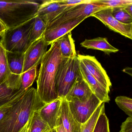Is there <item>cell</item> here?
Masks as SVG:
<instances>
[{"mask_svg": "<svg viewBox=\"0 0 132 132\" xmlns=\"http://www.w3.org/2000/svg\"><path fill=\"white\" fill-rule=\"evenodd\" d=\"M45 104L36 89L33 87L28 89L0 120V132H20L34 112L40 109Z\"/></svg>", "mask_w": 132, "mask_h": 132, "instance_id": "1", "label": "cell"}, {"mask_svg": "<svg viewBox=\"0 0 132 132\" xmlns=\"http://www.w3.org/2000/svg\"><path fill=\"white\" fill-rule=\"evenodd\" d=\"M63 58L56 41L51 45L42 59L36 89L41 100L45 104L58 99L55 78L58 68Z\"/></svg>", "mask_w": 132, "mask_h": 132, "instance_id": "2", "label": "cell"}, {"mask_svg": "<svg viewBox=\"0 0 132 132\" xmlns=\"http://www.w3.org/2000/svg\"><path fill=\"white\" fill-rule=\"evenodd\" d=\"M40 5L31 1H0V21L6 29L18 27L35 17Z\"/></svg>", "mask_w": 132, "mask_h": 132, "instance_id": "3", "label": "cell"}, {"mask_svg": "<svg viewBox=\"0 0 132 132\" xmlns=\"http://www.w3.org/2000/svg\"><path fill=\"white\" fill-rule=\"evenodd\" d=\"M35 17L24 23L6 29L2 34L0 43L6 51L24 53L31 45L29 41Z\"/></svg>", "mask_w": 132, "mask_h": 132, "instance_id": "4", "label": "cell"}, {"mask_svg": "<svg viewBox=\"0 0 132 132\" xmlns=\"http://www.w3.org/2000/svg\"><path fill=\"white\" fill-rule=\"evenodd\" d=\"M80 75L79 62L77 55L63 58L58 68L55 78L58 99L65 98L76 79Z\"/></svg>", "mask_w": 132, "mask_h": 132, "instance_id": "5", "label": "cell"}, {"mask_svg": "<svg viewBox=\"0 0 132 132\" xmlns=\"http://www.w3.org/2000/svg\"><path fill=\"white\" fill-rule=\"evenodd\" d=\"M72 115L80 124L87 122L96 110L102 103L94 94L86 100L81 101L76 98L67 100Z\"/></svg>", "mask_w": 132, "mask_h": 132, "instance_id": "6", "label": "cell"}, {"mask_svg": "<svg viewBox=\"0 0 132 132\" xmlns=\"http://www.w3.org/2000/svg\"><path fill=\"white\" fill-rule=\"evenodd\" d=\"M90 2L81 4L68 10L53 20L47 26V28L52 27L61 24L81 18H87L97 11L105 8L96 6Z\"/></svg>", "mask_w": 132, "mask_h": 132, "instance_id": "7", "label": "cell"}, {"mask_svg": "<svg viewBox=\"0 0 132 132\" xmlns=\"http://www.w3.org/2000/svg\"><path fill=\"white\" fill-rule=\"evenodd\" d=\"M91 16L99 20L111 30L127 38L132 39V23L124 24L118 21L113 16L112 8L101 10L93 14Z\"/></svg>", "mask_w": 132, "mask_h": 132, "instance_id": "8", "label": "cell"}, {"mask_svg": "<svg viewBox=\"0 0 132 132\" xmlns=\"http://www.w3.org/2000/svg\"><path fill=\"white\" fill-rule=\"evenodd\" d=\"M79 60L84 65L89 74L95 78L109 93L112 83L105 70L95 57L77 55Z\"/></svg>", "mask_w": 132, "mask_h": 132, "instance_id": "9", "label": "cell"}, {"mask_svg": "<svg viewBox=\"0 0 132 132\" xmlns=\"http://www.w3.org/2000/svg\"><path fill=\"white\" fill-rule=\"evenodd\" d=\"M48 44L43 37L32 43L24 53L23 72L34 67H37L47 52ZM22 72V73H23Z\"/></svg>", "mask_w": 132, "mask_h": 132, "instance_id": "10", "label": "cell"}, {"mask_svg": "<svg viewBox=\"0 0 132 132\" xmlns=\"http://www.w3.org/2000/svg\"><path fill=\"white\" fill-rule=\"evenodd\" d=\"M74 7L62 5L59 3V0L45 1L40 5L37 16L47 26L55 18Z\"/></svg>", "mask_w": 132, "mask_h": 132, "instance_id": "11", "label": "cell"}, {"mask_svg": "<svg viewBox=\"0 0 132 132\" xmlns=\"http://www.w3.org/2000/svg\"><path fill=\"white\" fill-rule=\"evenodd\" d=\"M62 100L57 99L45 104L38 110L39 115L52 130L59 126L61 119Z\"/></svg>", "mask_w": 132, "mask_h": 132, "instance_id": "12", "label": "cell"}, {"mask_svg": "<svg viewBox=\"0 0 132 132\" xmlns=\"http://www.w3.org/2000/svg\"><path fill=\"white\" fill-rule=\"evenodd\" d=\"M86 18L85 17L81 18L52 27L47 28L43 35V38L48 45H51L60 38L71 32Z\"/></svg>", "mask_w": 132, "mask_h": 132, "instance_id": "13", "label": "cell"}, {"mask_svg": "<svg viewBox=\"0 0 132 132\" xmlns=\"http://www.w3.org/2000/svg\"><path fill=\"white\" fill-rule=\"evenodd\" d=\"M79 62L81 75L89 86L93 94L102 102L104 103L109 102L110 99L109 96V92L89 74L82 63L79 61Z\"/></svg>", "mask_w": 132, "mask_h": 132, "instance_id": "14", "label": "cell"}, {"mask_svg": "<svg viewBox=\"0 0 132 132\" xmlns=\"http://www.w3.org/2000/svg\"><path fill=\"white\" fill-rule=\"evenodd\" d=\"M20 82V75H14L11 72L6 51L0 43V85L10 83L19 85Z\"/></svg>", "mask_w": 132, "mask_h": 132, "instance_id": "15", "label": "cell"}, {"mask_svg": "<svg viewBox=\"0 0 132 132\" xmlns=\"http://www.w3.org/2000/svg\"><path fill=\"white\" fill-rule=\"evenodd\" d=\"M93 94L92 90L81 75L78 77L65 98L68 100L76 98L81 101L88 99Z\"/></svg>", "mask_w": 132, "mask_h": 132, "instance_id": "16", "label": "cell"}, {"mask_svg": "<svg viewBox=\"0 0 132 132\" xmlns=\"http://www.w3.org/2000/svg\"><path fill=\"white\" fill-rule=\"evenodd\" d=\"M61 119L65 132H80L82 124L77 122L72 115L65 98L62 99Z\"/></svg>", "mask_w": 132, "mask_h": 132, "instance_id": "17", "label": "cell"}, {"mask_svg": "<svg viewBox=\"0 0 132 132\" xmlns=\"http://www.w3.org/2000/svg\"><path fill=\"white\" fill-rule=\"evenodd\" d=\"M80 45L81 47L86 49L99 50L108 55L110 53H116L119 51V49L112 46L105 38L98 37L92 39H85Z\"/></svg>", "mask_w": 132, "mask_h": 132, "instance_id": "18", "label": "cell"}, {"mask_svg": "<svg viewBox=\"0 0 132 132\" xmlns=\"http://www.w3.org/2000/svg\"><path fill=\"white\" fill-rule=\"evenodd\" d=\"M26 90H22L17 85L10 83L0 85V107L10 102Z\"/></svg>", "mask_w": 132, "mask_h": 132, "instance_id": "19", "label": "cell"}, {"mask_svg": "<svg viewBox=\"0 0 132 132\" xmlns=\"http://www.w3.org/2000/svg\"><path fill=\"white\" fill-rule=\"evenodd\" d=\"M57 41L61 55L63 58H68L77 55L71 32L60 38Z\"/></svg>", "mask_w": 132, "mask_h": 132, "instance_id": "20", "label": "cell"}, {"mask_svg": "<svg viewBox=\"0 0 132 132\" xmlns=\"http://www.w3.org/2000/svg\"><path fill=\"white\" fill-rule=\"evenodd\" d=\"M6 55L11 73L14 75H21L24 63V53L6 51Z\"/></svg>", "mask_w": 132, "mask_h": 132, "instance_id": "21", "label": "cell"}, {"mask_svg": "<svg viewBox=\"0 0 132 132\" xmlns=\"http://www.w3.org/2000/svg\"><path fill=\"white\" fill-rule=\"evenodd\" d=\"M38 110L33 113L28 132H51L52 130L40 116Z\"/></svg>", "mask_w": 132, "mask_h": 132, "instance_id": "22", "label": "cell"}, {"mask_svg": "<svg viewBox=\"0 0 132 132\" xmlns=\"http://www.w3.org/2000/svg\"><path fill=\"white\" fill-rule=\"evenodd\" d=\"M47 28V25L37 16L35 17V21L31 31L29 41L31 45L43 37Z\"/></svg>", "mask_w": 132, "mask_h": 132, "instance_id": "23", "label": "cell"}, {"mask_svg": "<svg viewBox=\"0 0 132 132\" xmlns=\"http://www.w3.org/2000/svg\"><path fill=\"white\" fill-rule=\"evenodd\" d=\"M95 5L106 9L124 7L132 4V0H92Z\"/></svg>", "mask_w": 132, "mask_h": 132, "instance_id": "24", "label": "cell"}, {"mask_svg": "<svg viewBox=\"0 0 132 132\" xmlns=\"http://www.w3.org/2000/svg\"><path fill=\"white\" fill-rule=\"evenodd\" d=\"M37 76V67H34L20 75L21 88L26 90L30 88Z\"/></svg>", "mask_w": 132, "mask_h": 132, "instance_id": "25", "label": "cell"}, {"mask_svg": "<svg viewBox=\"0 0 132 132\" xmlns=\"http://www.w3.org/2000/svg\"><path fill=\"white\" fill-rule=\"evenodd\" d=\"M105 109V103H102L92 115L88 120L82 124L80 132H93L99 116L103 109Z\"/></svg>", "mask_w": 132, "mask_h": 132, "instance_id": "26", "label": "cell"}, {"mask_svg": "<svg viewBox=\"0 0 132 132\" xmlns=\"http://www.w3.org/2000/svg\"><path fill=\"white\" fill-rule=\"evenodd\" d=\"M117 105L129 117H132V100L126 96H117L115 99Z\"/></svg>", "mask_w": 132, "mask_h": 132, "instance_id": "27", "label": "cell"}, {"mask_svg": "<svg viewBox=\"0 0 132 132\" xmlns=\"http://www.w3.org/2000/svg\"><path fill=\"white\" fill-rule=\"evenodd\" d=\"M93 132H110L109 120L105 113V109L99 116Z\"/></svg>", "mask_w": 132, "mask_h": 132, "instance_id": "28", "label": "cell"}, {"mask_svg": "<svg viewBox=\"0 0 132 132\" xmlns=\"http://www.w3.org/2000/svg\"><path fill=\"white\" fill-rule=\"evenodd\" d=\"M112 15L114 18L123 23H132V16L124 10L123 7L112 8Z\"/></svg>", "mask_w": 132, "mask_h": 132, "instance_id": "29", "label": "cell"}, {"mask_svg": "<svg viewBox=\"0 0 132 132\" xmlns=\"http://www.w3.org/2000/svg\"><path fill=\"white\" fill-rule=\"evenodd\" d=\"M26 90L22 94H21L20 95L11 101L10 102L0 107V120H1L3 119V118L5 116V115L10 110L12 106L21 98V96L23 95Z\"/></svg>", "mask_w": 132, "mask_h": 132, "instance_id": "30", "label": "cell"}, {"mask_svg": "<svg viewBox=\"0 0 132 132\" xmlns=\"http://www.w3.org/2000/svg\"><path fill=\"white\" fill-rule=\"evenodd\" d=\"M91 0H64L59 1V3L62 5L70 6H75L85 3H89Z\"/></svg>", "mask_w": 132, "mask_h": 132, "instance_id": "31", "label": "cell"}, {"mask_svg": "<svg viewBox=\"0 0 132 132\" xmlns=\"http://www.w3.org/2000/svg\"><path fill=\"white\" fill-rule=\"evenodd\" d=\"M119 132H132V117H129L122 122Z\"/></svg>", "mask_w": 132, "mask_h": 132, "instance_id": "32", "label": "cell"}, {"mask_svg": "<svg viewBox=\"0 0 132 132\" xmlns=\"http://www.w3.org/2000/svg\"><path fill=\"white\" fill-rule=\"evenodd\" d=\"M32 116H31V118H30L29 120H28V122L25 124V126L21 130L20 132H28V129H29V127H30V124Z\"/></svg>", "mask_w": 132, "mask_h": 132, "instance_id": "33", "label": "cell"}, {"mask_svg": "<svg viewBox=\"0 0 132 132\" xmlns=\"http://www.w3.org/2000/svg\"><path fill=\"white\" fill-rule=\"evenodd\" d=\"M55 129L56 132H65L61 119L59 126L57 127Z\"/></svg>", "mask_w": 132, "mask_h": 132, "instance_id": "34", "label": "cell"}, {"mask_svg": "<svg viewBox=\"0 0 132 132\" xmlns=\"http://www.w3.org/2000/svg\"><path fill=\"white\" fill-rule=\"evenodd\" d=\"M124 10L130 16H132V4L128 5L123 7Z\"/></svg>", "mask_w": 132, "mask_h": 132, "instance_id": "35", "label": "cell"}, {"mask_svg": "<svg viewBox=\"0 0 132 132\" xmlns=\"http://www.w3.org/2000/svg\"><path fill=\"white\" fill-rule=\"evenodd\" d=\"M6 29L5 26L4 24L2 23L1 21H0V35L1 36L2 34L3 33L4 31Z\"/></svg>", "mask_w": 132, "mask_h": 132, "instance_id": "36", "label": "cell"}, {"mask_svg": "<svg viewBox=\"0 0 132 132\" xmlns=\"http://www.w3.org/2000/svg\"><path fill=\"white\" fill-rule=\"evenodd\" d=\"M51 132H56V129H54L51 131Z\"/></svg>", "mask_w": 132, "mask_h": 132, "instance_id": "37", "label": "cell"}, {"mask_svg": "<svg viewBox=\"0 0 132 132\" xmlns=\"http://www.w3.org/2000/svg\"><path fill=\"white\" fill-rule=\"evenodd\" d=\"M0 37H1V35H0Z\"/></svg>", "mask_w": 132, "mask_h": 132, "instance_id": "38", "label": "cell"}]
</instances>
